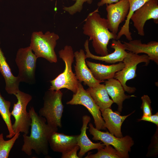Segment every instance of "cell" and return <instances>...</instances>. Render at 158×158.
<instances>
[{
  "mask_svg": "<svg viewBox=\"0 0 158 158\" xmlns=\"http://www.w3.org/2000/svg\"><path fill=\"white\" fill-rule=\"evenodd\" d=\"M31 119L30 134L29 136L23 134V144L21 150L28 156L34 150L38 155H46L49 152V138L58 128L48 124L45 118L38 114L33 107L29 110Z\"/></svg>",
  "mask_w": 158,
  "mask_h": 158,
  "instance_id": "1",
  "label": "cell"
},
{
  "mask_svg": "<svg viewBox=\"0 0 158 158\" xmlns=\"http://www.w3.org/2000/svg\"><path fill=\"white\" fill-rule=\"evenodd\" d=\"M98 8L90 13L85 19L83 27L84 35L89 37L95 53L100 56L109 54L107 46L110 40H116L117 35L111 32L108 28L106 19L102 18Z\"/></svg>",
  "mask_w": 158,
  "mask_h": 158,
  "instance_id": "2",
  "label": "cell"
},
{
  "mask_svg": "<svg viewBox=\"0 0 158 158\" xmlns=\"http://www.w3.org/2000/svg\"><path fill=\"white\" fill-rule=\"evenodd\" d=\"M59 54L65 63V69L62 73L50 81L51 85L49 90H58L66 88L75 93L80 82L72 71V66L74 58L73 48L71 46L66 45L59 51Z\"/></svg>",
  "mask_w": 158,
  "mask_h": 158,
  "instance_id": "3",
  "label": "cell"
},
{
  "mask_svg": "<svg viewBox=\"0 0 158 158\" xmlns=\"http://www.w3.org/2000/svg\"><path fill=\"white\" fill-rule=\"evenodd\" d=\"M59 38V35L54 32H34L30 46L37 58H42L51 63H56L57 58L54 49Z\"/></svg>",
  "mask_w": 158,
  "mask_h": 158,
  "instance_id": "4",
  "label": "cell"
},
{
  "mask_svg": "<svg viewBox=\"0 0 158 158\" xmlns=\"http://www.w3.org/2000/svg\"><path fill=\"white\" fill-rule=\"evenodd\" d=\"M63 93L60 90H48L43 96V106L39 110V115L45 118L47 123L53 127L61 128L63 106Z\"/></svg>",
  "mask_w": 158,
  "mask_h": 158,
  "instance_id": "5",
  "label": "cell"
},
{
  "mask_svg": "<svg viewBox=\"0 0 158 158\" xmlns=\"http://www.w3.org/2000/svg\"><path fill=\"white\" fill-rule=\"evenodd\" d=\"M17 99L14 103L13 109L11 112L15 119L12 125L13 130L15 134L22 133L28 135L30 127L31 119L30 114L26 110L27 106L32 99L31 95L19 90L15 95Z\"/></svg>",
  "mask_w": 158,
  "mask_h": 158,
  "instance_id": "6",
  "label": "cell"
},
{
  "mask_svg": "<svg viewBox=\"0 0 158 158\" xmlns=\"http://www.w3.org/2000/svg\"><path fill=\"white\" fill-rule=\"evenodd\" d=\"M150 61L149 56L146 54L139 55L131 52H127L123 61L125 64L124 67L115 74L114 78L120 83L125 91L129 93H133L135 91L136 88L128 86L126 83L136 77V71L138 64L144 63L145 65L147 66Z\"/></svg>",
  "mask_w": 158,
  "mask_h": 158,
  "instance_id": "7",
  "label": "cell"
},
{
  "mask_svg": "<svg viewBox=\"0 0 158 158\" xmlns=\"http://www.w3.org/2000/svg\"><path fill=\"white\" fill-rule=\"evenodd\" d=\"M89 131L93 136L92 139L100 140L104 145H110L113 146L119 154L120 158L129 157V152L131 147L134 145V142L129 135L118 138L108 131L102 132L94 127L92 123L89 124Z\"/></svg>",
  "mask_w": 158,
  "mask_h": 158,
  "instance_id": "8",
  "label": "cell"
},
{
  "mask_svg": "<svg viewBox=\"0 0 158 158\" xmlns=\"http://www.w3.org/2000/svg\"><path fill=\"white\" fill-rule=\"evenodd\" d=\"M37 58L30 46L19 49L15 61L18 69V77L20 81L29 84L35 81V71Z\"/></svg>",
  "mask_w": 158,
  "mask_h": 158,
  "instance_id": "9",
  "label": "cell"
},
{
  "mask_svg": "<svg viewBox=\"0 0 158 158\" xmlns=\"http://www.w3.org/2000/svg\"><path fill=\"white\" fill-rule=\"evenodd\" d=\"M67 104L81 105L85 106L92 115L95 128L98 130H106L105 122L101 115L99 107L97 105L90 94L79 82L77 91L73 95L72 99L66 102Z\"/></svg>",
  "mask_w": 158,
  "mask_h": 158,
  "instance_id": "10",
  "label": "cell"
},
{
  "mask_svg": "<svg viewBox=\"0 0 158 158\" xmlns=\"http://www.w3.org/2000/svg\"><path fill=\"white\" fill-rule=\"evenodd\" d=\"M153 19L154 23H158V0H149L135 11L130 20L138 34L143 36L145 33L144 27L146 22Z\"/></svg>",
  "mask_w": 158,
  "mask_h": 158,
  "instance_id": "11",
  "label": "cell"
},
{
  "mask_svg": "<svg viewBox=\"0 0 158 158\" xmlns=\"http://www.w3.org/2000/svg\"><path fill=\"white\" fill-rule=\"evenodd\" d=\"M106 5L108 29L113 34L117 35L120 24L125 20L128 14L129 2L128 0H120L115 4Z\"/></svg>",
  "mask_w": 158,
  "mask_h": 158,
  "instance_id": "12",
  "label": "cell"
},
{
  "mask_svg": "<svg viewBox=\"0 0 158 158\" xmlns=\"http://www.w3.org/2000/svg\"><path fill=\"white\" fill-rule=\"evenodd\" d=\"M75 64L74 66L75 74L79 82H83L84 84L90 87H94L104 81L96 79L86 64L84 51L80 49L74 52Z\"/></svg>",
  "mask_w": 158,
  "mask_h": 158,
  "instance_id": "13",
  "label": "cell"
},
{
  "mask_svg": "<svg viewBox=\"0 0 158 158\" xmlns=\"http://www.w3.org/2000/svg\"><path fill=\"white\" fill-rule=\"evenodd\" d=\"M89 42L88 40H86L84 45L86 52L85 56L86 58H91L104 61L107 63H115L123 62L127 54V52L126 51L123 44L120 40L114 39L112 40L111 45V47L114 49L113 52L104 56L95 55L90 51L89 48Z\"/></svg>",
  "mask_w": 158,
  "mask_h": 158,
  "instance_id": "14",
  "label": "cell"
},
{
  "mask_svg": "<svg viewBox=\"0 0 158 158\" xmlns=\"http://www.w3.org/2000/svg\"><path fill=\"white\" fill-rule=\"evenodd\" d=\"M122 42L126 50L137 54L145 53L149 56L150 60L153 61L158 65V42L152 41L145 44L142 43L141 40H135L128 42Z\"/></svg>",
  "mask_w": 158,
  "mask_h": 158,
  "instance_id": "15",
  "label": "cell"
},
{
  "mask_svg": "<svg viewBox=\"0 0 158 158\" xmlns=\"http://www.w3.org/2000/svg\"><path fill=\"white\" fill-rule=\"evenodd\" d=\"M100 110L105 127L110 133L118 138L123 137L121 131L122 124L125 119L135 111L127 115L121 116L120 113L117 111L114 112L110 108Z\"/></svg>",
  "mask_w": 158,
  "mask_h": 158,
  "instance_id": "16",
  "label": "cell"
},
{
  "mask_svg": "<svg viewBox=\"0 0 158 158\" xmlns=\"http://www.w3.org/2000/svg\"><path fill=\"white\" fill-rule=\"evenodd\" d=\"M78 135H67L55 131L50 136L49 146L54 152L61 153L68 151L77 145Z\"/></svg>",
  "mask_w": 158,
  "mask_h": 158,
  "instance_id": "17",
  "label": "cell"
},
{
  "mask_svg": "<svg viewBox=\"0 0 158 158\" xmlns=\"http://www.w3.org/2000/svg\"><path fill=\"white\" fill-rule=\"evenodd\" d=\"M87 66L94 77L97 80H104L114 78L115 74L122 70L125 66L123 62L110 65L86 61Z\"/></svg>",
  "mask_w": 158,
  "mask_h": 158,
  "instance_id": "18",
  "label": "cell"
},
{
  "mask_svg": "<svg viewBox=\"0 0 158 158\" xmlns=\"http://www.w3.org/2000/svg\"><path fill=\"white\" fill-rule=\"evenodd\" d=\"M91 120L89 116H83L82 117L83 125L81 129V133L78 135L77 145L80 147V150L78 155L79 158H82L89 151L95 149H98L104 147L105 145L101 142L95 143L90 140L86 133L87 126Z\"/></svg>",
  "mask_w": 158,
  "mask_h": 158,
  "instance_id": "19",
  "label": "cell"
},
{
  "mask_svg": "<svg viewBox=\"0 0 158 158\" xmlns=\"http://www.w3.org/2000/svg\"><path fill=\"white\" fill-rule=\"evenodd\" d=\"M0 71L5 79L6 90L8 94L15 95L19 90L20 81L18 76H14L12 73L0 47Z\"/></svg>",
  "mask_w": 158,
  "mask_h": 158,
  "instance_id": "20",
  "label": "cell"
},
{
  "mask_svg": "<svg viewBox=\"0 0 158 158\" xmlns=\"http://www.w3.org/2000/svg\"><path fill=\"white\" fill-rule=\"evenodd\" d=\"M104 85L108 95L111 98L114 103L118 105L117 111L120 113L122 111L123 102L126 99L136 97L134 95H126L120 83L114 78L107 80L105 82Z\"/></svg>",
  "mask_w": 158,
  "mask_h": 158,
  "instance_id": "21",
  "label": "cell"
},
{
  "mask_svg": "<svg viewBox=\"0 0 158 158\" xmlns=\"http://www.w3.org/2000/svg\"><path fill=\"white\" fill-rule=\"evenodd\" d=\"M86 91L90 94L100 109L110 108L114 103L109 97L105 85L99 84L92 87H89Z\"/></svg>",
  "mask_w": 158,
  "mask_h": 158,
  "instance_id": "22",
  "label": "cell"
},
{
  "mask_svg": "<svg viewBox=\"0 0 158 158\" xmlns=\"http://www.w3.org/2000/svg\"><path fill=\"white\" fill-rule=\"evenodd\" d=\"M149 0H128L129 4V9L125 23L117 35L116 40H118L123 35L129 41L133 40L131 33L129 30L130 18L134 12Z\"/></svg>",
  "mask_w": 158,
  "mask_h": 158,
  "instance_id": "23",
  "label": "cell"
},
{
  "mask_svg": "<svg viewBox=\"0 0 158 158\" xmlns=\"http://www.w3.org/2000/svg\"><path fill=\"white\" fill-rule=\"evenodd\" d=\"M11 106V102L6 100L0 92V114L7 127L9 134L6 137L8 138H11L15 135L12 127L11 114L9 111Z\"/></svg>",
  "mask_w": 158,
  "mask_h": 158,
  "instance_id": "24",
  "label": "cell"
},
{
  "mask_svg": "<svg viewBox=\"0 0 158 158\" xmlns=\"http://www.w3.org/2000/svg\"><path fill=\"white\" fill-rule=\"evenodd\" d=\"M97 153L92 154L88 153L85 158H120L117 151L110 145H105L99 148Z\"/></svg>",
  "mask_w": 158,
  "mask_h": 158,
  "instance_id": "25",
  "label": "cell"
},
{
  "mask_svg": "<svg viewBox=\"0 0 158 158\" xmlns=\"http://www.w3.org/2000/svg\"><path fill=\"white\" fill-rule=\"evenodd\" d=\"M20 133H16L9 140H5L3 133L0 134V158H7L16 141L18 138Z\"/></svg>",
  "mask_w": 158,
  "mask_h": 158,
  "instance_id": "26",
  "label": "cell"
},
{
  "mask_svg": "<svg viewBox=\"0 0 158 158\" xmlns=\"http://www.w3.org/2000/svg\"><path fill=\"white\" fill-rule=\"evenodd\" d=\"M75 1V3L69 6H64L63 10L71 15H73L77 13H80L82 11L83 5L86 3L88 4H92L93 0H72Z\"/></svg>",
  "mask_w": 158,
  "mask_h": 158,
  "instance_id": "27",
  "label": "cell"
},
{
  "mask_svg": "<svg viewBox=\"0 0 158 158\" xmlns=\"http://www.w3.org/2000/svg\"><path fill=\"white\" fill-rule=\"evenodd\" d=\"M142 104L141 109L143 112L142 116H149L152 115V109L151 104V100L147 95H144L141 97Z\"/></svg>",
  "mask_w": 158,
  "mask_h": 158,
  "instance_id": "28",
  "label": "cell"
},
{
  "mask_svg": "<svg viewBox=\"0 0 158 158\" xmlns=\"http://www.w3.org/2000/svg\"><path fill=\"white\" fill-rule=\"evenodd\" d=\"M80 149L79 147L77 145L67 152L62 153V158H79L77 152Z\"/></svg>",
  "mask_w": 158,
  "mask_h": 158,
  "instance_id": "29",
  "label": "cell"
},
{
  "mask_svg": "<svg viewBox=\"0 0 158 158\" xmlns=\"http://www.w3.org/2000/svg\"><path fill=\"white\" fill-rule=\"evenodd\" d=\"M140 121H144L151 122L154 123L158 126V113L157 112L155 114L149 116H142Z\"/></svg>",
  "mask_w": 158,
  "mask_h": 158,
  "instance_id": "30",
  "label": "cell"
},
{
  "mask_svg": "<svg viewBox=\"0 0 158 158\" xmlns=\"http://www.w3.org/2000/svg\"><path fill=\"white\" fill-rule=\"evenodd\" d=\"M97 4L98 6L99 7L102 6L105 4H109L114 3H116L120 0H99Z\"/></svg>",
  "mask_w": 158,
  "mask_h": 158,
  "instance_id": "31",
  "label": "cell"
},
{
  "mask_svg": "<svg viewBox=\"0 0 158 158\" xmlns=\"http://www.w3.org/2000/svg\"><path fill=\"white\" fill-rule=\"evenodd\" d=\"M50 0L51 1H53L54 0Z\"/></svg>",
  "mask_w": 158,
  "mask_h": 158,
  "instance_id": "32",
  "label": "cell"
}]
</instances>
